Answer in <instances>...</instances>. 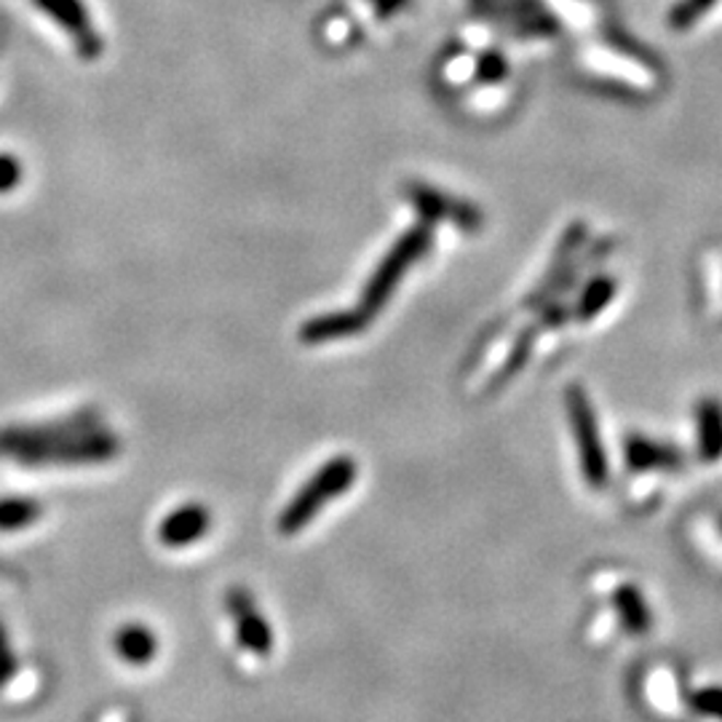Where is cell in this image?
<instances>
[{"mask_svg": "<svg viewBox=\"0 0 722 722\" xmlns=\"http://www.w3.org/2000/svg\"><path fill=\"white\" fill-rule=\"evenodd\" d=\"M356 477H359V466L351 455H337V458L326 460L278 514V532L282 536H297V532L306 530L319 517L321 508L330 506L332 501H337L340 495L354 488Z\"/></svg>", "mask_w": 722, "mask_h": 722, "instance_id": "1", "label": "cell"}, {"mask_svg": "<svg viewBox=\"0 0 722 722\" xmlns=\"http://www.w3.org/2000/svg\"><path fill=\"white\" fill-rule=\"evenodd\" d=\"M431 247H434V228L426 226V222L399 236L397 244L388 249L386 257L380 260L378 268L369 276V282L364 284L359 297V311L364 317L373 321L383 311L386 302L391 300L402 278L406 276V271L421 263L431 252Z\"/></svg>", "mask_w": 722, "mask_h": 722, "instance_id": "2", "label": "cell"}, {"mask_svg": "<svg viewBox=\"0 0 722 722\" xmlns=\"http://www.w3.org/2000/svg\"><path fill=\"white\" fill-rule=\"evenodd\" d=\"M118 452V436L96 426L81 431V434L46 442V445L30 447V450L16 455L14 460L20 466H30V469H44V466H100L113 460Z\"/></svg>", "mask_w": 722, "mask_h": 722, "instance_id": "3", "label": "cell"}, {"mask_svg": "<svg viewBox=\"0 0 722 722\" xmlns=\"http://www.w3.org/2000/svg\"><path fill=\"white\" fill-rule=\"evenodd\" d=\"M564 410L570 417V431H573L575 450H578V463L584 471L588 488L603 490L608 488L610 466L608 452H605L603 436H599L597 412H594L592 399L581 386H570L564 391Z\"/></svg>", "mask_w": 722, "mask_h": 722, "instance_id": "4", "label": "cell"}, {"mask_svg": "<svg viewBox=\"0 0 722 722\" xmlns=\"http://www.w3.org/2000/svg\"><path fill=\"white\" fill-rule=\"evenodd\" d=\"M404 198L410 202L415 215L421 217V222L434 228L436 222H452L455 228L463 230V233H477L482 228V211L479 206L463 202V198H455L450 193H442L436 187L426 185V182H406L402 187Z\"/></svg>", "mask_w": 722, "mask_h": 722, "instance_id": "5", "label": "cell"}, {"mask_svg": "<svg viewBox=\"0 0 722 722\" xmlns=\"http://www.w3.org/2000/svg\"><path fill=\"white\" fill-rule=\"evenodd\" d=\"M96 426H100V417L91 410L76 412V415L57 423H30V426L16 423V426L0 428V455H3V458H16V455L30 450V447L46 445V442L62 439V436L70 434H81V431Z\"/></svg>", "mask_w": 722, "mask_h": 722, "instance_id": "6", "label": "cell"}, {"mask_svg": "<svg viewBox=\"0 0 722 722\" xmlns=\"http://www.w3.org/2000/svg\"><path fill=\"white\" fill-rule=\"evenodd\" d=\"M586 236H588L586 222H573V226L564 230L560 244H557L554 257H551V263H549V271H546L543 282L538 284L536 293L527 297L525 306L541 308V306H546V302L554 300L560 293H564V287H568V284L578 276V268L573 265V260H575V254H578V249L586 244Z\"/></svg>", "mask_w": 722, "mask_h": 722, "instance_id": "7", "label": "cell"}, {"mask_svg": "<svg viewBox=\"0 0 722 722\" xmlns=\"http://www.w3.org/2000/svg\"><path fill=\"white\" fill-rule=\"evenodd\" d=\"M226 605L230 618H233L236 637H239L241 645L252 655H257V658H268L273 651V629L268 618L260 612L252 594L244 586H230L226 594Z\"/></svg>", "mask_w": 722, "mask_h": 722, "instance_id": "8", "label": "cell"}, {"mask_svg": "<svg viewBox=\"0 0 722 722\" xmlns=\"http://www.w3.org/2000/svg\"><path fill=\"white\" fill-rule=\"evenodd\" d=\"M35 5L70 35L83 59L100 57L102 38L94 22L89 20V9L83 5V0H35Z\"/></svg>", "mask_w": 722, "mask_h": 722, "instance_id": "9", "label": "cell"}, {"mask_svg": "<svg viewBox=\"0 0 722 722\" xmlns=\"http://www.w3.org/2000/svg\"><path fill=\"white\" fill-rule=\"evenodd\" d=\"M211 530V512L204 503H185L161 519L159 541L167 549H187Z\"/></svg>", "mask_w": 722, "mask_h": 722, "instance_id": "10", "label": "cell"}, {"mask_svg": "<svg viewBox=\"0 0 722 722\" xmlns=\"http://www.w3.org/2000/svg\"><path fill=\"white\" fill-rule=\"evenodd\" d=\"M623 460L637 474L642 471H677L685 466V455L675 445H664L651 436L632 434L623 439Z\"/></svg>", "mask_w": 722, "mask_h": 722, "instance_id": "11", "label": "cell"}, {"mask_svg": "<svg viewBox=\"0 0 722 722\" xmlns=\"http://www.w3.org/2000/svg\"><path fill=\"white\" fill-rule=\"evenodd\" d=\"M369 324V319L356 308V311H330L319 313V317L308 319L300 326V343L306 345H324V343H337V340H348L362 335L364 326Z\"/></svg>", "mask_w": 722, "mask_h": 722, "instance_id": "12", "label": "cell"}, {"mask_svg": "<svg viewBox=\"0 0 722 722\" xmlns=\"http://www.w3.org/2000/svg\"><path fill=\"white\" fill-rule=\"evenodd\" d=\"M113 647L129 666H148L159 655V634L145 623H124L113 637Z\"/></svg>", "mask_w": 722, "mask_h": 722, "instance_id": "13", "label": "cell"}, {"mask_svg": "<svg viewBox=\"0 0 722 722\" xmlns=\"http://www.w3.org/2000/svg\"><path fill=\"white\" fill-rule=\"evenodd\" d=\"M503 14L508 16L517 35H538V38H554L560 33V22L551 11L543 9L538 0H506Z\"/></svg>", "mask_w": 722, "mask_h": 722, "instance_id": "14", "label": "cell"}, {"mask_svg": "<svg viewBox=\"0 0 722 722\" xmlns=\"http://www.w3.org/2000/svg\"><path fill=\"white\" fill-rule=\"evenodd\" d=\"M696 434L703 463H718L722 458V402L718 397H703L696 404Z\"/></svg>", "mask_w": 722, "mask_h": 722, "instance_id": "15", "label": "cell"}, {"mask_svg": "<svg viewBox=\"0 0 722 722\" xmlns=\"http://www.w3.org/2000/svg\"><path fill=\"white\" fill-rule=\"evenodd\" d=\"M612 605H616L618 618H621L623 629L634 637H645L653 629V612L647 599L634 584H621L612 594Z\"/></svg>", "mask_w": 722, "mask_h": 722, "instance_id": "16", "label": "cell"}, {"mask_svg": "<svg viewBox=\"0 0 722 722\" xmlns=\"http://www.w3.org/2000/svg\"><path fill=\"white\" fill-rule=\"evenodd\" d=\"M616 295H618L616 276H610V273L592 276L584 284V289H581L578 302H575V308H573V319H578V321L597 319L599 313H603L605 308L616 300Z\"/></svg>", "mask_w": 722, "mask_h": 722, "instance_id": "17", "label": "cell"}, {"mask_svg": "<svg viewBox=\"0 0 722 722\" xmlns=\"http://www.w3.org/2000/svg\"><path fill=\"white\" fill-rule=\"evenodd\" d=\"M44 517V506L35 497H0V532H20Z\"/></svg>", "mask_w": 722, "mask_h": 722, "instance_id": "18", "label": "cell"}, {"mask_svg": "<svg viewBox=\"0 0 722 722\" xmlns=\"http://www.w3.org/2000/svg\"><path fill=\"white\" fill-rule=\"evenodd\" d=\"M605 38H608V44L616 48L618 54H623V57H632L634 62L642 65V68H658V59L653 57L651 48L642 46L640 41H634L632 35H627L623 30L608 27L605 30Z\"/></svg>", "mask_w": 722, "mask_h": 722, "instance_id": "19", "label": "cell"}, {"mask_svg": "<svg viewBox=\"0 0 722 722\" xmlns=\"http://www.w3.org/2000/svg\"><path fill=\"white\" fill-rule=\"evenodd\" d=\"M536 326H527L525 332H522V335L517 337V343H514V348H512V354H508V359L506 364H503V369H501V375H497L495 378V386L501 388V386H506L508 380L514 378V375L519 373L522 367H525V362L530 359V351H532V340H536Z\"/></svg>", "mask_w": 722, "mask_h": 722, "instance_id": "20", "label": "cell"}, {"mask_svg": "<svg viewBox=\"0 0 722 722\" xmlns=\"http://www.w3.org/2000/svg\"><path fill=\"white\" fill-rule=\"evenodd\" d=\"M714 3H718V0H677V3L672 5L666 22H669L672 30L683 33V30H690L696 22H701V16L707 14Z\"/></svg>", "mask_w": 722, "mask_h": 722, "instance_id": "21", "label": "cell"}, {"mask_svg": "<svg viewBox=\"0 0 722 722\" xmlns=\"http://www.w3.org/2000/svg\"><path fill=\"white\" fill-rule=\"evenodd\" d=\"M474 76L479 83L484 87H495V83H503L508 78V62L501 51H484L482 57L477 59Z\"/></svg>", "mask_w": 722, "mask_h": 722, "instance_id": "22", "label": "cell"}, {"mask_svg": "<svg viewBox=\"0 0 722 722\" xmlns=\"http://www.w3.org/2000/svg\"><path fill=\"white\" fill-rule=\"evenodd\" d=\"M690 707H694V712H699L701 718L722 722V685H709V688L696 690V694L690 696Z\"/></svg>", "mask_w": 722, "mask_h": 722, "instance_id": "23", "label": "cell"}, {"mask_svg": "<svg viewBox=\"0 0 722 722\" xmlns=\"http://www.w3.org/2000/svg\"><path fill=\"white\" fill-rule=\"evenodd\" d=\"M22 174H24V169L16 156L0 153V193L16 191L22 182Z\"/></svg>", "mask_w": 722, "mask_h": 722, "instance_id": "24", "label": "cell"}, {"mask_svg": "<svg viewBox=\"0 0 722 722\" xmlns=\"http://www.w3.org/2000/svg\"><path fill=\"white\" fill-rule=\"evenodd\" d=\"M16 675V655L11 651L9 634H5L3 623H0V690L11 683Z\"/></svg>", "mask_w": 722, "mask_h": 722, "instance_id": "25", "label": "cell"}, {"mask_svg": "<svg viewBox=\"0 0 722 722\" xmlns=\"http://www.w3.org/2000/svg\"><path fill=\"white\" fill-rule=\"evenodd\" d=\"M538 311H541V317H538L536 326H541V330H554V326L568 324V321L573 319V308L557 306L554 300L546 302V306L538 308Z\"/></svg>", "mask_w": 722, "mask_h": 722, "instance_id": "26", "label": "cell"}, {"mask_svg": "<svg viewBox=\"0 0 722 722\" xmlns=\"http://www.w3.org/2000/svg\"><path fill=\"white\" fill-rule=\"evenodd\" d=\"M369 3H373L378 20H391V16L402 14L412 0H369Z\"/></svg>", "mask_w": 722, "mask_h": 722, "instance_id": "27", "label": "cell"}]
</instances>
